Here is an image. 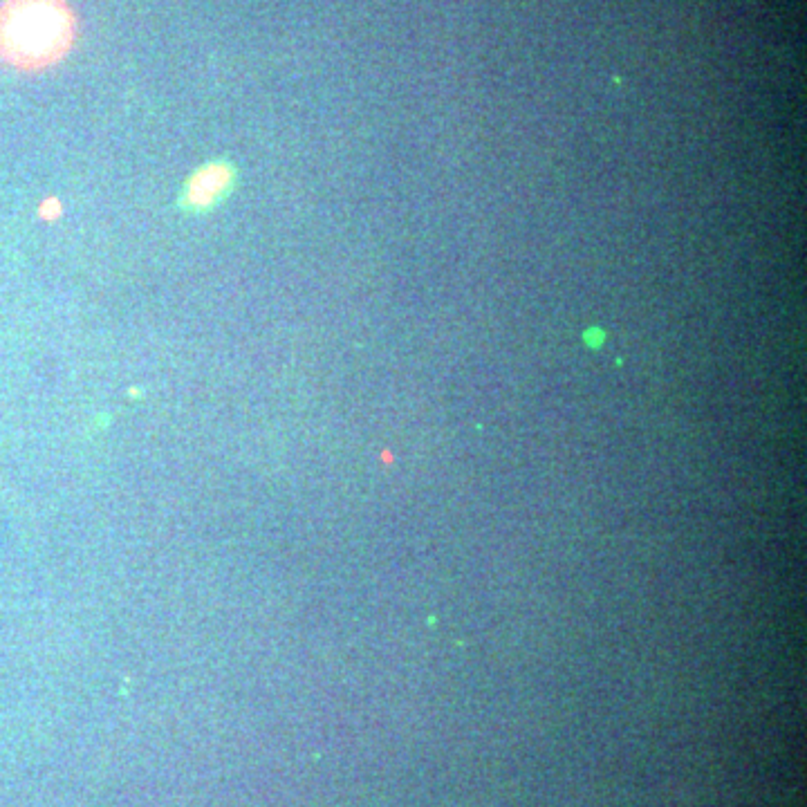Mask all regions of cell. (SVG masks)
Returning <instances> with one entry per match:
<instances>
[{
	"instance_id": "cell-1",
	"label": "cell",
	"mask_w": 807,
	"mask_h": 807,
	"mask_svg": "<svg viewBox=\"0 0 807 807\" xmlns=\"http://www.w3.org/2000/svg\"><path fill=\"white\" fill-rule=\"evenodd\" d=\"M77 14L68 0H5L0 5V61L41 72L68 57L77 41Z\"/></svg>"
},
{
	"instance_id": "cell-2",
	"label": "cell",
	"mask_w": 807,
	"mask_h": 807,
	"mask_svg": "<svg viewBox=\"0 0 807 807\" xmlns=\"http://www.w3.org/2000/svg\"><path fill=\"white\" fill-rule=\"evenodd\" d=\"M229 171L222 164H209L193 178L189 187V202L196 207H209L229 184Z\"/></svg>"
}]
</instances>
